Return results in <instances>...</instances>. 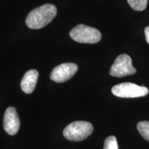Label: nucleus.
<instances>
[{
  "mask_svg": "<svg viewBox=\"0 0 149 149\" xmlns=\"http://www.w3.org/2000/svg\"><path fill=\"white\" fill-rule=\"evenodd\" d=\"M57 15V8L51 3H46L33 9L26 19L27 26L31 29H40L51 23Z\"/></svg>",
  "mask_w": 149,
  "mask_h": 149,
  "instance_id": "1",
  "label": "nucleus"
},
{
  "mask_svg": "<svg viewBox=\"0 0 149 149\" xmlns=\"http://www.w3.org/2000/svg\"><path fill=\"white\" fill-rule=\"evenodd\" d=\"M93 131V126L90 122L76 121L70 123L64 128L63 135L68 140L79 141L86 139Z\"/></svg>",
  "mask_w": 149,
  "mask_h": 149,
  "instance_id": "2",
  "label": "nucleus"
},
{
  "mask_svg": "<svg viewBox=\"0 0 149 149\" xmlns=\"http://www.w3.org/2000/svg\"><path fill=\"white\" fill-rule=\"evenodd\" d=\"M70 36L75 42L83 44H95L101 40V33L95 28L79 24L70 31Z\"/></svg>",
  "mask_w": 149,
  "mask_h": 149,
  "instance_id": "3",
  "label": "nucleus"
},
{
  "mask_svg": "<svg viewBox=\"0 0 149 149\" xmlns=\"http://www.w3.org/2000/svg\"><path fill=\"white\" fill-rule=\"evenodd\" d=\"M112 93L119 97L135 98L146 96L148 94V89L135 84L125 82L114 86L112 88Z\"/></svg>",
  "mask_w": 149,
  "mask_h": 149,
  "instance_id": "4",
  "label": "nucleus"
},
{
  "mask_svg": "<svg viewBox=\"0 0 149 149\" xmlns=\"http://www.w3.org/2000/svg\"><path fill=\"white\" fill-rule=\"evenodd\" d=\"M135 72L136 69L132 64V59L126 54L119 55L110 69V74L117 77L132 75Z\"/></svg>",
  "mask_w": 149,
  "mask_h": 149,
  "instance_id": "5",
  "label": "nucleus"
},
{
  "mask_svg": "<svg viewBox=\"0 0 149 149\" xmlns=\"http://www.w3.org/2000/svg\"><path fill=\"white\" fill-rule=\"evenodd\" d=\"M77 70V64L74 63H64L56 66L52 70L50 78L57 83H62L73 77Z\"/></svg>",
  "mask_w": 149,
  "mask_h": 149,
  "instance_id": "6",
  "label": "nucleus"
},
{
  "mask_svg": "<svg viewBox=\"0 0 149 149\" xmlns=\"http://www.w3.org/2000/svg\"><path fill=\"white\" fill-rule=\"evenodd\" d=\"M3 124V129L9 135H14L18 132L20 121L16 109L14 107H8L6 110Z\"/></svg>",
  "mask_w": 149,
  "mask_h": 149,
  "instance_id": "7",
  "label": "nucleus"
},
{
  "mask_svg": "<svg viewBox=\"0 0 149 149\" xmlns=\"http://www.w3.org/2000/svg\"><path fill=\"white\" fill-rule=\"evenodd\" d=\"M39 73L37 70L32 69L26 72L21 81V88L24 93H32L36 86Z\"/></svg>",
  "mask_w": 149,
  "mask_h": 149,
  "instance_id": "8",
  "label": "nucleus"
},
{
  "mask_svg": "<svg viewBox=\"0 0 149 149\" xmlns=\"http://www.w3.org/2000/svg\"><path fill=\"white\" fill-rule=\"evenodd\" d=\"M137 128L143 138L149 142V121L139 122L137 124Z\"/></svg>",
  "mask_w": 149,
  "mask_h": 149,
  "instance_id": "9",
  "label": "nucleus"
},
{
  "mask_svg": "<svg viewBox=\"0 0 149 149\" xmlns=\"http://www.w3.org/2000/svg\"><path fill=\"white\" fill-rule=\"evenodd\" d=\"M148 0H127L128 4L133 10L142 11L146 9Z\"/></svg>",
  "mask_w": 149,
  "mask_h": 149,
  "instance_id": "10",
  "label": "nucleus"
},
{
  "mask_svg": "<svg viewBox=\"0 0 149 149\" xmlns=\"http://www.w3.org/2000/svg\"><path fill=\"white\" fill-rule=\"evenodd\" d=\"M104 149H119L117 139L115 136H109L106 139Z\"/></svg>",
  "mask_w": 149,
  "mask_h": 149,
  "instance_id": "11",
  "label": "nucleus"
},
{
  "mask_svg": "<svg viewBox=\"0 0 149 149\" xmlns=\"http://www.w3.org/2000/svg\"><path fill=\"white\" fill-rule=\"evenodd\" d=\"M144 32H145V36H146V40L147 43L149 44V26L145 28Z\"/></svg>",
  "mask_w": 149,
  "mask_h": 149,
  "instance_id": "12",
  "label": "nucleus"
}]
</instances>
